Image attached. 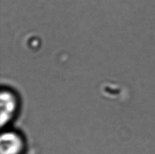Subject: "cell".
Masks as SVG:
<instances>
[{
  "instance_id": "1",
  "label": "cell",
  "mask_w": 155,
  "mask_h": 154,
  "mask_svg": "<svg viewBox=\"0 0 155 154\" xmlns=\"http://www.w3.org/2000/svg\"><path fill=\"white\" fill-rule=\"evenodd\" d=\"M22 141L17 134L6 133L2 134L0 141L1 154H18L22 149Z\"/></svg>"
},
{
  "instance_id": "2",
  "label": "cell",
  "mask_w": 155,
  "mask_h": 154,
  "mask_svg": "<svg viewBox=\"0 0 155 154\" xmlns=\"http://www.w3.org/2000/svg\"><path fill=\"white\" fill-rule=\"evenodd\" d=\"M16 100L14 96L8 91L1 94V124L7 123L12 116L16 109Z\"/></svg>"
}]
</instances>
